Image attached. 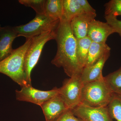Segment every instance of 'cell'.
I'll list each match as a JSON object with an SVG mask.
<instances>
[{"mask_svg": "<svg viewBox=\"0 0 121 121\" xmlns=\"http://www.w3.org/2000/svg\"><path fill=\"white\" fill-rule=\"evenodd\" d=\"M113 94L104 77L84 84L80 104L92 108L107 106Z\"/></svg>", "mask_w": 121, "mask_h": 121, "instance_id": "3957f363", "label": "cell"}, {"mask_svg": "<svg viewBox=\"0 0 121 121\" xmlns=\"http://www.w3.org/2000/svg\"><path fill=\"white\" fill-rule=\"evenodd\" d=\"M45 0H19L20 4L27 7L32 8L36 14H44Z\"/></svg>", "mask_w": 121, "mask_h": 121, "instance_id": "44dd1931", "label": "cell"}, {"mask_svg": "<svg viewBox=\"0 0 121 121\" xmlns=\"http://www.w3.org/2000/svg\"><path fill=\"white\" fill-rule=\"evenodd\" d=\"M105 18L107 23L119 34L121 39V21L112 16H105Z\"/></svg>", "mask_w": 121, "mask_h": 121, "instance_id": "7402d4cb", "label": "cell"}, {"mask_svg": "<svg viewBox=\"0 0 121 121\" xmlns=\"http://www.w3.org/2000/svg\"><path fill=\"white\" fill-rule=\"evenodd\" d=\"M107 107L112 118L121 121V95L113 93Z\"/></svg>", "mask_w": 121, "mask_h": 121, "instance_id": "d6986e66", "label": "cell"}, {"mask_svg": "<svg viewBox=\"0 0 121 121\" xmlns=\"http://www.w3.org/2000/svg\"><path fill=\"white\" fill-rule=\"evenodd\" d=\"M55 30L43 33L32 39L31 43L25 54L24 64L26 81L28 86H32L31 73L39 61L44 47L48 42L55 39Z\"/></svg>", "mask_w": 121, "mask_h": 121, "instance_id": "277c9868", "label": "cell"}, {"mask_svg": "<svg viewBox=\"0 0 121 121\" xmlns=\"http://www.w3.org/2000/svg\"><path fill=\"white\" fill-rule=\"evenodd\" d=\"M97 14L82 13L74 17L70 22L72 32L76 39L87 36L88 29L91 21L95 19Z\"/></svg>", "mask_w": 121, "mask_h": 121, "instance_id": "8fae6325", "label": "cell"}, {"mask_svg": "<svg viewBox=\"0 0 121 121\" xmlns=\"http://www.w3.org/2000/svg\"><path fill=\"white\" fill-rule=\"evenodd\" d=\"M115 33V31L106 22L93 20L89 25L87 36L92 42L105 43L110 35Z\"/></svg>", "mask_w": 121, "mask_h": 121, "instance_id": "30bf717a", "label": "cell"}, {"mask_svg": "<svg viewBox=\"0 0 121 121\" xmlns=\"http://www.w3.org/2000/svg\"><path fill=\"white\" fill-rule=\"evenodd\" d=\"M40 106L45 121H55L69 109L59 94L46 101Z\"/></svg>", "mask_w": 121, "mask_h": 121, "instance_id": "9c48e42d", "label": "cell"}, {"mask_svg": "<svg viewBox=\"0 0 121 121\" xmlns=\"http://www.w3.org/2000/svg\"><path fill=\"white\" fill-rule=\"evenodd\" d=\"M18 37L14 27H3L0 31V62L9 56L13 52L12 44Z\"/></svg>", "mask_w": 121, "mask_h": 121, "instance_id": "7c38bea8", "label": "cell"}, {"mask_svg": "<svg viewBox=\"0 0 121 121\" xmlns=\"http://www.w3.org/2000/svg\"><path fill=\"white\" fill-rule=\"evenodd\" d=\"M44 14L53 19L61 20L63 16V0H45Z\"/></svg>", "mask_w": 121, "mask_h": 121, "instance_id": "2e32d148", "label": "cell"}, {"mask_svg": "<svg viewBox=\"0 0 121 121\" xmlns=\"http://www.w3.org/2000/svg\"><path fill=\"white\" fill-rule=\"evenodd\" d=\"M32 39H26L25 43L16 49L6 58L0 62V73L7 75L21 87L28 86L24 69L26 51Z\"/></svg>", "mask_w": 121, "mask_h": 121, "instance_id": "7a4b0ae2", "label": "cell"}, {"mask_svg": "<svg viewBox=\"0 0 121 121\" xmlns=\"http://www.w3.org/2000/svg\"><path fill=\"white\" fill-rule=\"evenodd\" d=\"M1 28H2V27L0 25V31L1 30Z\"/></svg>", "mask_w": 121, "mask_h": 121, "instance_id": "d4e9b609", "label": "cell"}, {"mask_svg": "<svg viewBox=\"0 0 121 121\" xmlns=\"http://www.w3.org/2000/svg\"><path fill=\"white\" fill-rule=\"evenodd\" d=\"M55 33L57 51L52 64L56 67L62 68L70 78L81 75L83 68L76 56L77 39L72 32L70 22L62 19L55 30Z\"/></svg>", "mask_w": 121, "mask_h": 121, "instance_id": "6da1fadb", "label": "cell"}, {"mask_svg": "<svg viewBox=\"0 0 121 121\" xmlns=\"http://www.w3.org/2000/svg\"><path fill=\"white\" fill-rule=\"evenodd\" d=\"M110 51V48L106 43H99L92 42L84 67H89L95 64L105 54Z\"/></svg>", "mask_w": 121, "mask_h": 121, "instance_id": "5bb4252c", "label": "cell"}, {"mask_svg": "<svg viewBox=\"0 0 121 121\" xmlns=\"http://www.w3.org/2000/svg\"><path fill=\"white\" fill-rule=\"evenodd\" d=\"M60 20L48 17L44 14H36L33 19L24 25L14 27L17 36H23L26 39H31L43 33L55 31Z\"/></svg>", "mask_w": 121, "mask_h": 121, "instance_id": "5b68a950", "label": "cell"}, {"mask_svg": "<svg viewBox=\"0 0 121 121\" xmlns=\"http://www.w3.org/2000/svg\"><path fill=\"white\" fill-rule=\"evenodd\" d=\"M72 111L83 121H113L107 106L92 108L80 104Z\"/></svg>", "mask_w": 121, "mask_h": 121, "instance_id": "ba28073f", "label": "cell"}, {"mask_svg": "<svg viewBox=\"0 0 121 121\" xmlns=\"http://www.w3.org/2000/svg\"><path fill=\"white\" fill-rule=\"evenodd\" d=\"M110 55V52H107L95 64L89 67L83 68L80 76L83 84L100 80L104 78L103 69Z\"/></svg>", "mask_w": 121, "mask_h": 121, "instance_id": "4fadbf2b", "label": "cell"}, {"mask_svg": "<svg viewBox=\"0 0 121 121\" xmlns=\"http://www.w3.org/2000/svg\"><path fill=\"white\" fill-rule=\"evenodd\" d=\"M84 13L77 0H63L62 19L70 23L74 17Z\"/></svg>", "mask_w": 121, "mask_h": 121, "instance_id": "9a60e30c", "label": "cell"}, {"mask_svg": "<svg viewBox=\"0 0 121 121\" xmlns=\"http://www.w3.org/2000/svg\"><path fill=\"white\" fill-rule=\"evenodd\" d=\"M15 92L17 100L40 106L46 101L59 94V89L55 87L50 90L42 91L35 89L31 86L23 87L20 90H16Z\"/></svg>", "mask_w": 121, "mask_h": 121, "instance_id": "52a82bcc", "label": "cell"}, {"mask_svg": "<svg viewBox=\"0 0 121 121\" xmlns=\"http://www.w3.org/2000/svg\"><path fill=\"white\" fill-rule=\"evenodd\" d=\"M85 13L95 14L96 11L86 0H77Z\"/></svg>", "mask_w": 121, "mask_h": 121, "instance_id": "cb8c5ba5", "label": "cell"}, {"mask_svg": "<svg viewBox=\"0 0 121 121\" xmlns=\"http://www.w3.org/2000/svg\"><path fill=\"white\" fill-rule=\"evenodd\" d=\"M105 16H121V0H111L105 4Z\"/></svg>", "mask_w": 121, "mask_h": 121, "instance_id": "ffe728a7", "label": "cell"}, {"mask_svg": "<svg viewBox=\"0 0 121 121\" xmlns=\"http://www.w3.org/2000/svg\"><path fill=\"white\" fill-rule=\"evenodd\" d=\"M104 78L112 92L121 95V66Z\"/></svg>", "mask_w": 121, "mask_h": 121, "instance_id": "ac0fdd59", "label": "cell"}, {"mask_svg": "<svg viewBox=\"0 0 121 121\" xmlns=\"http://www.w3.org/2000/svg\"><path fill=\"white\" fill-rule=\"evenodd\" d=\"M92 42L88 36L77 39L76 56L79 64L83 68L86 65L89 48Z\"/></svg>", "mask_w": 121, "mask_h": 121, "instance_id": "e0dca14e", "label": "cell"}, {"mask_svg": "<svg viewBox=\"0 0 121 121\" xmlns=\"http://www.w3.org/2000/svg\"><path fill=\"white\" fill-rule=\"evenodd\" d=\"M55 121H83L74 115L71 110L68 109Z\"/></svg>", "mask_w": 121, "mask_h": 121, "instance_id": "603a6c76", "label": "cell"}, {"mask_svg": "<svg viewBox=\"0 0 121 121\" xmlns=\"http://www.w3.org/2000/svg\"><path fill=\"white\" fill-rule=\"evenodd\" d=\"M80 76L77 75L65 79L63 82L62 86L59 88V95L69 109L72 110L81 103L84 84Z\"/></svg>", "mask_w": 121, "mask_h": 121, "instance_id": "8992f818", "label": "cell"}]
</instances>
